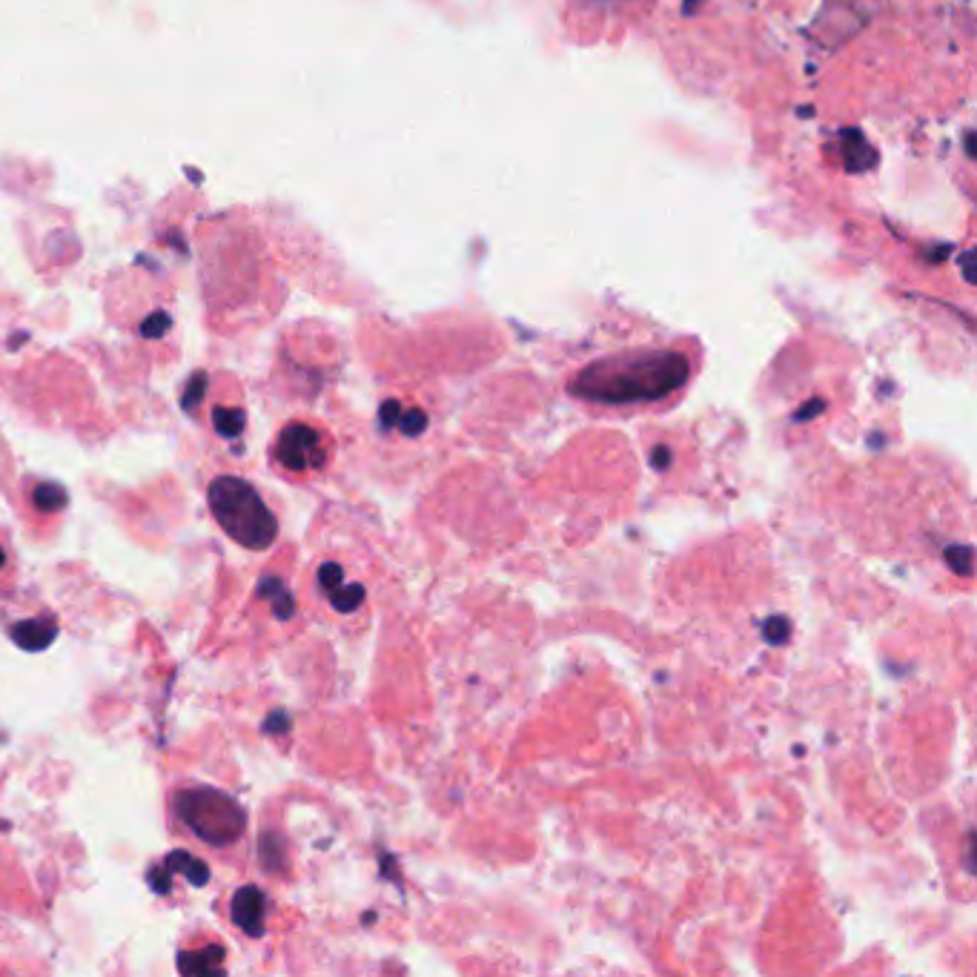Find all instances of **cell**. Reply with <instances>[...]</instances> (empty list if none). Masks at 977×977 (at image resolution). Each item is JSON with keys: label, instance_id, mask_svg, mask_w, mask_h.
<instances>
[{"label": "cell", "instance_id": "cell-1", "mask_svg": "<svg viewBox=\"0 0 977 977\" xmlns=\"http://www.w3.org/2000/svg\"><path fill=\"white\" fill-rule=\"evenodd\" d=\"M688 379V359L680 353H637L585 367L574 393L602 404L657 402L680 390Z\"/></svg>", "mask_w": 977, "mask_h": 977}, {"label": "cell", "instance_id": "cell-2", "mask_svg": "<svg viewBox=\"0 0 977 977\" xmlns=\"http://www.w3.org/2000/svg\"><path fill=\"white\" fill-rule=\"evenodd\" d=\"M207 505L218 528L247 551H267L278 539V516L261 490L241 476H218L207 488Z\"/></svg>", "mask_w": 977, "mask_h": 977}, {"label": "cell", "instance_id": "cell-3", "mask_svg": "<svg viewBox=\"0 0 977 977\" xmlns=\"http://www.w3.org/2000/svg\"><path fill=\"white\" fill-rule=\"evenodd\" d=\"M172 820L210 849H230L247 831V814L230 794L207 786L178 788L172 794Z\"/></svg>", "mask_w": 977, "mask_h": 977}, {"label": "cell", "instance_id": "cell-4", "mask_svg": "<svg viewBox=\"0 0 977 977\" xmlns=\"http://www.w3.org/2000/svg\"><path fill=\"white\" fill-rule=\"evenodd\" d=\"M273 468L287 479H310L330 462V439L324 430L310 422H287L270 445Z\"/></svg>", "mask_w": 977, "mask_h": 977}, {"label": "cell", "instance_id": "cell-5", "mask_svg": "<svg viewBox=\"0 0 977 977\" xmlns=\"http://www.w3.org/2000/svg\"><path fill=\"white\" fill-rule=\"evenodd\" d=\"M270 900L258 886H241L230 897V923L244 937H261L267 932Z\"/></svg>", "mask_w": 977, "mask_h": 977}, {"label": "cell", "instance_id": "cell-6", "mask_svg": "<svg viewBox=\"0 0 977 977\" xmlns=\"http://www.w3.org/2000/svg\"><path fill=\"white\" fill-rule=\"evenodd\" d=\"M316 582H319V591L330 602L333 611L353 614V611L362 608L364 588L359 582H350L344 576V568H341L339 562H321L319 571H316Z\"/></svg>", "mask_w": 977, "mask_h": 977}, {"label": "cell", "instance_id": "cell-7", "mask_svg": "<svg viewBox=\"0 0 977 977\" xmlns=\"http://www.w3.org/2000/svg\"><path fill=\"white\" fill-rule=\"evenodd\" d=\"M58 634V619L49 614V611H41L35 616H23L18 622H12L9 628V637L15 639L21 648L26 651H43L52 639Z\"/></svg>", "mask_w": 977, "mask_h": 977}, {"label": "cell", "instance_id": "cell-8", "mask_svg": "<svg viewBox=\"0 0 977 977\" xmlns=\"http://www.w3.org/2000/svg\"><path fill=\"white\" fill-rule=\"evenodd\" d=\"M224 946L221 943H201V946H187L178 955V969L184 975H215L224 972Z\"/></svg>", "mask_w": 977, "mask_h": 977}, {"label": "cell", "instance_id": "cell-9", "mask_svg": "<svg viewBox=\"0 0 977 977\" xmlns=\"http://www.w3.org/2000/svg\"><path fill=\"white\" fill-rule=\"evenodd\" d=\"M29 502L41 516H58L66 508V490L58 482H38L29 493Z\"/></svg>", "mask_w": 977, "mask_h": 977}, {"label": "cell", "instance_id": "cell-10", "mask_svg": "<svg viewBox=\"0 0 977 977\" xmlns=\"http://www.w3.org/2000/svg\"><path fill=\"white\" fill-rule=\"evenodd\" d=\"M210 422H213V430L218 436L238 439L244 433V427H247V413H244V407H215Z\"/></svg>", "mask_w": 977, "mask_h": 977}, {"label": "cell", "instance_id": "cell-11", "mask_svg": "<svg viewBox=\"0 0 977 977\" xmlns=\"http://www.w3.org/2000/svg\"><path fill=\"white\" fill-rule=\"evenodd\" d=\"M425 425H427V419H425V413H422V410L399 413V422H396V427H402L407 436H419V433L425 430Z\"/></svg>", "mask_w": 977, "mask_h": 977}, {"label": "cell", "instance_id": "cell-12", "mask_svg": "<svg viewBox=\"0 0 977 977\" xmlns=\"http://www.w3.org/2000/svg\"><path fill=\"white\" fill-rule=\"evenodd\" d=\"M946 559L952 562V568H957L963 576L972 574V548L960 545V548H949L946 551Z\"/></svg>", "mask_w": 977, "mask_h": 977}, {"label": "cell", "instance_id": "cell-13", "mask_svg": "<svg viewBox=\"0 0 977 977\" xmlns=\"http://www.w3.org/2000/svg\"><path fill=\"white\" fill-rule=\"evenodd\" d=\"M167 327H170V319H167L164 313H158V316H152V319L147 321V327H144V336H149V339H158V336H164V333H167Z\"/></svg>", "mask_w": 977, "mask_h": 977}, {"label": "cell", "instance_id": "cell-14", "mask_svg": "<svg viewBox=\"0 0 977 977\" xmlns=\"http://www.w3.org/2000/svg\"><path fill=\"white\" fill-rule=\"evenodd\" d=\"M786 634H788L786 619H774V622L765 625V637L771 639V642H786Z\"/></svg>", "mask_w": 977, "mask_h": 977}, {"label": "cell", "instance_id": "cell-15", "mask_svg": "<svg viewBox=\"0 0 977 977\" xmlns=\"http://www.w3.org/2000/svg\"><path fill=\"white\" fill-rule=\"evenodd\" d=\"M9 565H12V553H9V545L0 539V576L9 571Z\"/></svg>", "mask_w": 977, "mask_h": 977}]
</instances>
